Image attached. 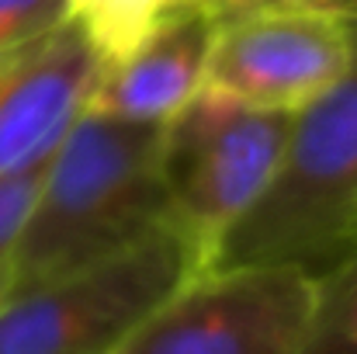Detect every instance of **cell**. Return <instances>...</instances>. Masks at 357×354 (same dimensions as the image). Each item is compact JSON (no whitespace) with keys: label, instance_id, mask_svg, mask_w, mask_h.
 <instances>
[{"label":"cell","instance_id":"8992f818","mask_svg":"<svg viewBox=\"0 0 357 354\" xmlns=\"http://www.w3.org/2000/svg\"><path fill=\"white\" fill-rule=\"evenodd\" d=\"M347 56L344 0H229L215 21L205 87L298 112L340 77Z\"/></svg>","mask_w":357,"mask_h":354},{"label":"cell","instance_id":"4fadbf2b","mask_svg":"<svg viewBox=\"0 0 357 354\" xmlns=\"http://www.w3.org/2000/svg\"><path fill=\"white\" fill-rule=\"evenodd\" d=\"M167 3H229V0H167Z\"/></svg>","mask_w":357,"mask_h":354},{"label":"cell","instance_id":"5bb4252c","mask_svg":"<svg viewBox=\"0 0 357 354\" xmlns=\"http://www.w3.org/2000/svg\"><path fill=\"white\" fill-rule=\"evenodd\" d=\"M354 250H357V246H354Z\"/></svg>","mask_w":357,"mask_h":354},{"label":"cell","instance_id":"3957f363","mask_svg":"<svg viewBox=\"0 0 357 354\" xmlns=\"http://www.w3.org/2000/svg\"><path fill=\"white\" fill-rule=\"evenodd\" d=\"M295 112H271L202 87L163 121L160 177L167 223L205 267L271 184Z\"/></svg>","mask_w":357,"mask_h":354},{"label":"cell","instance_id":"5b68a950","mask_svg":"<svg viewBox=\"0 0 357 354\" xmlns=\"http://www.w3.org/2000/svg\"><path fill=\"white\" fill-rule=\"evenodd\" d=\"M316 274L295 264H233L191 274L115 354H295Z\"/></svg>","mask_w":357,"mask_h":354},{"label":"cell","instance_id":"6da1fadb","mask_svg":"<svg viewBox=\"0 0 357 354\" xmlns=\"http://www.w3.org/2000/svg\"><path fill=\"white\" fill-rule=\"evenodd\" d=\"M163 121L84 108L45 160L17 236L10 295L105 260L167 223L160 177Z\"/></svg>","mask_w":357,"mask_h":354},{"label":"cell","instance_id":"ba28073f","mask_svg":"<svg viewBox=\"0 0 357 354\" xmlns=\"http://www.w3.org/2000/svg\"><path fill=\"white\" fill-rule=\"evenodd\" d=\"M222 3H167L142 42L101 66L87 108L125 121H167L202 87Z\"/></svg>","mask_w":357,"mask_h":354},{"label":"cell","instance_id":"52a82bcc","mask_svg":"<svg viewBox=\"0 0 357 354\" xmlns=\"http://www.w3.org/2000/svg\"><path fill=\"white\" fill-rule=\"evenodd\" d=\"M101 59L73 21L0 59V177L45 160L87 108Z\"/></svg>","mask_w":357,"mask_h":354},{"label":"cell","instance_id":"8fae6325","mask_svg":"<svg viewBox=\"0 0 357 354\" xmlns=\"http://www.w3.org/2000/svg\"><path fill=\"white\" fill-rule=\"evenodd\" d=\"M45 160H49V156H45ZM45 160H38V163H31V167H24V170H14V174H3V177H0V302L7 299V288H10V267H14L17 236L24 230L28 209H31V202H35V191H38Z\"/></svg>","mask_w":357,"mask_h":354},{"label":"cell","instance_id":"7c38bea8","mask_svg":"<svg viewBox=\"0 0 357 354\" xmlns=\"http://www.w3.org/2000/svg\"><path fill=\"white\" fill-rule=\"evenodd\" d=\"M66 21V0H0V59Z\"/></svg>","mask_w":357,"mask_h":354},{"label":"cell","instance_id":"277c9868","mask_svg":"<svg viewBox=\"0 0 357 354\" xmlns=\"http://www.w3.org/2000/svg\"><path fill=\"white\" fill-rule=\"evenodd\" d=\"M205 271L170 223L119 253L0 302V354H115L191 274Z\"/></svg>","mask_w":357,"mask_h":354},{"label":"cell","instance_id":"30bf717a","mask_svg":"<svg viewBox=\"0 0 357 354\" xmlns=\"http://www.w3.org/2000/svg\"><path fill=\"white\" fill-rule=\"evenodd\" d=\"M167 0H66V21H73L101 66L132 52L156 24Z\"/></svg>","mask_w":357,"mask_h":354},{"label":"cell","instance_id":"7a4b0ae2","mask_svg":"<svg viewBox=\"0 0 357 354\" xmlns=\"http://www.w3.org/2000/svg\"><path fill=\"white\" fill-rule=\"evenodd\" d=\"M344 14L351 56L340 77L291 115L271 184L212 267L295 264L323 274L357 246V0H344Z\"/></svg>","mask_w":357,"mask_h":354},{"label":"cell","instance_id":"9c48e42d","mask_svg":"<svg viewBox=\"0 0 357 354\" xmlns=\"http://www.w3.org/2000/svg\"><path fill=\"white\" fill-rule=\"evenodd\" d=\"M295 354H357V250L316 274V299Z\"/></svg>","mask_w":357,"mask_h":354}]
</instances>
